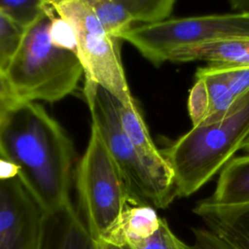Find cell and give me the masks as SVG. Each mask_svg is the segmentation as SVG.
<instances>
[{"label":"cell","instance_id":"6da1fadb","mask_svg":"<svg viewBox=\"0 0 249 249\" xmlns=\"http://www.w3.org/2000/svg\"><path fill=\"white\" fill-rule=\"evenodd\" d=\"M74 146L61 125L36 102L22 101L0 124V158L45 212L70 201Z\"/></svg>","mask_w":249,"mask_h":249},{"label":"cell","instance_id":"7a4b0ae2","mask_svg":"<svg viewBox=\"0 0 249 249\" xmlns=\"http://www.w3.org/2000/svg\"><path fill=\"white\" fill-rule=\"evenodd\" d=\"M249 136V91L221 120L193 126L160 150L173 175L176 196L188 197L241 150Z\"/></svg>","mask_w":249,"mask_h":249},{"label":"cell","instance_id":"3957f363","mask_svg":"<svg viewBox=\"0 0 249 249\" xmlns=\"http://www.w3.org/2000/svg\"><path fill=\"white\" fill-rule=\"evenodd\" d=\"M52 10L25 28L5 73L21 101L54 102L70 94L84 75L77 53L54 45Z\"/></svg>","mask_w":249,"mask_h":249},{"label":"cell","instance_id":"277c9868","mask_svg":"<svg viewBox=\"0 0 249 249\" xmlns=\"http://www.w3.org/2000/svg\"><path fill=\"white\" fill-rule=\"evenodd\" d=\"M76 186L79 214L90 235L97 242L109 239L122 221L128 195L117 164L92 124L76 169Z\"/></svg>","mask_w":249,"mask_h":249},{"label":"cell","instance_id":"5b68a950","mask_svg":"<svg viewBox=\"0 0 249 249\" xmlns=\"http://www.w3.org/2000/svg\"><path fill=\"white\" fill-rule=\"evenodd\" d=\"M83 92L91 124L98 130L124 178L128 202L166 208L176 196L157 180L128 138L120 123L112 94L89 81H85Z\"/></svg>","mask_w":249,"mask_h":249},{"label":"cell","instance_id":"8992f818","mask_svg":"<svg viewBox=\"0 0 249 249\" xmlns=\"http://www.w3.org/2000/svg\"><path fill=\"white\" fill-rule=\"evenodd\" d=\"M48 1L73 30L85 81L99 85L123 103L134 100L121 57V40L108 33L88 1Z\"/></svg>","mask_w":249,"mask_h":249},{"label":"cell","instance_id":"52a82bcc","mask_svg":"<svg viewBox=\"0 0 249 249\" xmlns=\"http://www.w3.org/2000/svg\"><path fill=\"white\" fill-rule=\"evenodd\" d=\"M241 35H249V13L166 18L132 26L120 39L131 44L155 66H160L180 48Z\"/></svg>","mask_w":249,"mask_h":249},{"label":"cell","instance_id":"ba28073f","mask_svg":"<svg viewBox=\"0 0 249 249\" xmlns=\"http://www.w3.org/2000/svg\"><path fill=\"white\" fill-rule=\"evenodd\" d=\"M45 213L18 175L0 179V249H40Z\"/></svg>","mask_w":249,"mask_h":249},{"label":"cell","instance_id":"9c48e42d","mask_svg":"<svg viewBox=\"0 0 249 249\" xmlns=\"http://www.w3.org/2000/svg\"><path fill=\"white\" fill-rule=\"evenodd\" d=\"M108 33L120 39L133 23L168 18L176 0H87ZM121 40V39H120Z\"/></svg>","mask_w":249,"mask_h":249},{"label":"cell","instance_id":"30bf717a","mask_svg":"<svg viewBox=\"0 0 249 249\" xmlns=\"http://www.w3.org/2000/svg\"><path fill=\"white\" fill-rule=\"evenodd\" d=\"M113 101L124 130L148 168L165 189L175 194L172 171L160 150L153 142L136 101L123 103L115 96H113Z\"/></svg>","mask_w":249,"mask_h":249},{"label":"cell","instance_id":"8fae6325","mask_svg":"<svg viewBox=\"0 0 249 249\" xmlns=\"http://www.w3.org/2000/svg\"><path fill=\"white\" fill-rule=\"evenodd\" d=\"M40 249H99L71 202L45 213Z\"/></svg>","mask_w":249,"mask_h":249},{"label":"cell","instance_id":"7c38bea8","mask_svg":"<svg viewBox=\"0 0 249 249\" xmlns=\"http://www.w3.org/2000/svg\"><path fill=\"white\" fill-rule=\"evenodd\" d=\"M205 228L220 235L236 249H249V204L224 206L206 198L194 208Z\"/></svg>","mask_w":249,"mask_h":249},{"label":"cell","instance_id":"4fadbf2b","mask_svg":"<svg viewBox=\"0 0 249 249\" xmlns=\"http://www.w3.org/2000/svg\"><path fill=\"white\" fill-rule=\"evenodd\" d=\"M206 61L233 67H249V35L231 36L199 45L187 46L173 52L168 61Z\"/></svg>","mask_w":249,"mask_h":249},{"label":"cell","instance_id":"5bb4252c","mask_svg":"<svg viewBox=\"0 0 249 249\" xmlns=\"http://www.w3.org/2000/svg\"><path fill=\"white\" fill-rule=\"evenodd\" d=\"M210 202L224 206L249 204V154L232 158L221 170Z\"/></svg>","mask_w":249,"mask_h":249},{"label":"cell","instance_id":"9a60e30c","mask_svg":"<svg viewBox=\"0 0 249 249\" xmlns=\"http://www.w3.org/2000/svg\"><path fill=\"white\" fill-rule=\"evenodd\" d=\"M196 78L203 81L208 97V113L201 124H210L224 118L240 98H234L223 70L215 64H207L204 67L197 68Z\"/></svg>","mask_w":249,"mask_h":249},{"label":"cell","instance_id":"2e32d148","mask_svg":"<svg viewBox=\"0 0 249 249\" xmlns=\"http://www.w3.org/2000/svg\"><path fill=\"white\" fill-rule=\"evenodd\" d=\"M160 219L155 207L128 202L117 231L107 240L127 242L145 237L158 229Z\"/></svg>","mask_w":249,"mask_h":249},{"label":"cell","instance_id":"e0dca14e","mask_svg":"<svg viewBox=\"0 0 249 249\" xmlns=\"http://www.w3.org/2000/svg\"><path fill=\"white\" fill-rule=\"evenodd\" d=\"M51 10L48 0H0V12L25 28Z\"/></svg>","mask_w":249,"mask_h":249},{"label":"cell","instance_id":"ac0fdd59","mask_svg":"<svg viewBox=\"0 0 249 249\" xmlns=\"http://www.w3.org/2000/svg\"><path fill=\"white\" fill-rule=\"evenodd\" d=\"M25 27L0 12V69L5 72L22 40Z\"/></svg>","mask_w":249,"mask_h":249},{"label":"cell","instance_id":"d6986e66","mask_svg":"<svg viewBox=\"0 0 249 249\" xmlns=\"http://www.w3.org/2000/svg\"><path fill=\"white\" fill-rule=\"evenodd\" d=\"M125 243H128L133 249H186V243L172 232L163 218L160 219L158 229L153 233Z\"/></svg>","mask_w":249,"mask_h":249},{"label":"cell","instance_id":"ffe728a7","mask_svg":"<svg viewBox=\"0 0 249 249\" xmlns=\"http://www.w3.org/2000/svg\"><path fill=\"white\" fill-rule=\"evenodd\" d=\"M188 112L192 124L199 125L206 119L208 113V97L203 81L196 78V82L189 92Z\"/></svg>","mask_w":249,"mask_h":249},{"label":"cell","instance_id":"44dd1931","mask_svg":"<svg viewBox=\"0 0 249 249\" xmlns=\"http://www.w3.org/2000/svg\"><path fill=\"white\" fill-rule=\"evenodd\" d=\"M193 242L186 244V249H236L226 239L207 228L193 229Z\"/></svg>","mask_w":249,"mask_h":249},{"label":"cell","instance_id":"7402d4cb","mask_svg":"<svg viewBox=\"0 0 249 249\" xmlns=\"http://www.w3.org/2000/svg\"><path fill=\"white\" fill-rule=\"evenodd\" d=\"M215 65L219 66L223 70L228 86L235 99H238L249 91V67Z\"/></svg>","mask_w":249,"mask_h":249},{"label":"cell","instance_id":"603a6c76","mask_svg":"<svg viewBox=\"0 0 249 249\" xmlns=\"http://www.w3.org/2000/svg\"><path fill=\"white\" fill-rule=\"evenodd\" d=\"M50 36L54 45L71 50L77 53L76 39L73 30L68 22L58 16H53L50 25Z\"/></svg>","mask_w":249,"mask_h":249},{"label":"cell","instance_id":"cb8c5ba5","mask_svg":"<svg viewBox=\"0 0 249 249\" xmlns=\"http://www.w3.org/2000/svg\"><path fill=\"white\" fill-rule=\"evenodd\" d=\"M20 102L6 73L0 69V124L5 117Z\"/></svg>","mask_w":249,"mask_h":249},{"label":"cell","instance_id":"d4e9b609","mask_svg":"<svg viewBox=\"0 0 249 249\" xmlns=\"http://www.w3.org/2000/svg\"><path fill=\"white\" fill-rule=\"evenodd\" d=\"M17 175H18L17 166L0 158V179L11 178Z\"/></svg>","mask_w":249,"mask_h":249},{"label":"cell","instance_id":"484cf974","mask_svg":"<svg viewBox=\"0 0 249 249\" xmlns=\"http://www.w3.org/2000/svg\"><path fill=\"white\" fill-rule=\"evenodd\" d=\"M98 247L99 249H133L128 243L111 240H103L98 242Z\"/></svg>","mask_w":249,"mask_h":249},{"label":"cell","instance_id":"4316f807","mask_svg":"<svg viewBox=\"0 0 249 249\" xmlns=\"http://www.w3.org/2000/svg\"><path fill=\"white\" fill-rule=\"evenodd\" d=\"M234 13H249V0H228Z\"/></svg>","mask_w":249,"mask_h":249},{"label":"cell","instance_id":"83f0119b","mask_svg":"<svg viewBox=\"0 0 249 249\" xmlns=\"http://www.w3.org/2000/svg\"><path fill=\"white\" fill-rule=\"evenodd\" d=\"M241 150L244 151L245 153L249 154V136L245 139V141H244V143H243V145L241 147Z\"/></svg>","mask_w":249,"mask_h":249}]
</instances>
